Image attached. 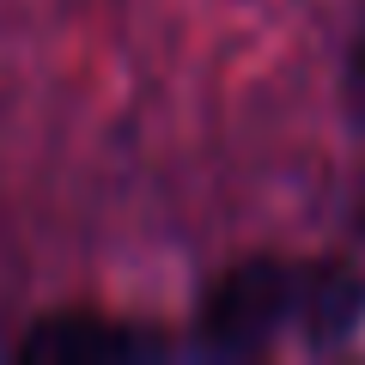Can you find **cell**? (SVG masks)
Listing matches in <instances>:
<instances>
[{
	"instance_id": "cell-1",
	"label": "cell",
	"mask_w": 365,
	"mask_h": 365,
	"mask_svg": "<svg viewBox=\"0 0 365 365\" xmlns=\"http://www.w3.org/2000/svg\"><path fill=\"white\" fill-rule=\"evenodd\" d=\"M365 329V274L317 256H244L201 292L182 347L201 359L335 353Z\"/></svg>"
},
{
	"instance_id": "cell-3",
	"label": "cell",
	"mask_w": 365,
	"mask_h": 365,
	"mask_svg": "<svg viewBox=\"0 0 365 365\" xmlns=\"http://www.w3.org/2000/svg\"><path fill=\"white\" fill-rule=\"evenodd\" d=\"M341 110H347V128L365 134V13L353 19L347 49H341Z\"/></svg>"
},
{
	"instance_id": "cell-2",
	"label": "cell",
	"mask_w": 365,
	"mask_h": 365,
	"mask_svg": "<svg viewBox=\"0 0 365 365\" xmlns=\"http://www.w3.org/2000/svg\"><path fill=\"white\" fill-rule=\"evenodd\" d=\"M13 353L25 365H140V359H165V353H182V347L146 323H128V317L55 311V317H37L13 341Z\"/></svg>"
}]
</instances>
